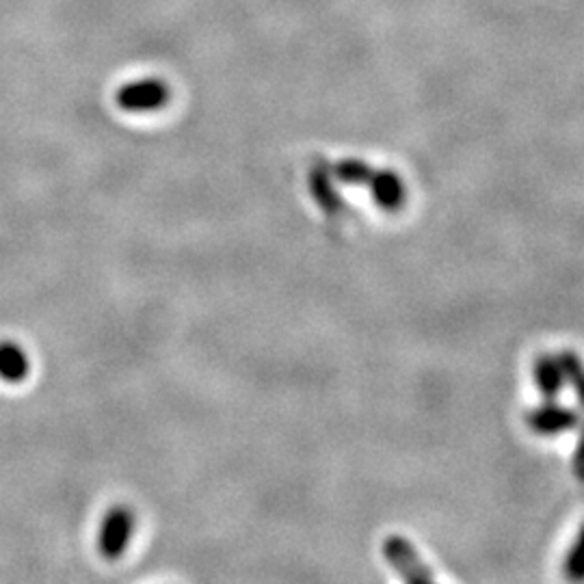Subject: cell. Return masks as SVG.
<instances>
[{"instance_id": "12", "label": "cell", "mask_w": 584, "mask_h": 584, "mask_svg": "<svg viewBox=\"0 0 584 584\" xmlns=\"http://www.w3.org/2000/svg\"><path fill=\"white\" fill-rule=\"evenodd\" d=\"M572 468H574V476H576V479L584 483V427L580 431V440H578V446H576Z\"/></svg>"}, {"instance_id": "5", "label": "cell", "mask_w": 584, "mask_h": 584, "mask_svg": "<svg viewBox=\"0 0 584 584\" xmlns=\"http://www.w3.org/2000/svg\"><path fill=\"white\" fill-rule=\"evenodd\" d=\"M373 195L375 204L386 210V212H398L405 206V199H407V189L401 180V176L394 174V171H386V169H377L373 180L366 187Z\"/></svg>"}, {"instance_id": "3", "label": "cell", "mask_w": 584, "mask_h": 584, "mask_svg": "<svg viewBox=\"0 0 584 584\" xmlns=\"http://www.w3.org/2000/svg\"><path fill=\"white\" fill-rule=\"evenodd\" d=\"M169 102V87L163 81H137L117 91V106L128 113L158 111Z\"/></svg>"}, {"instance_id": "7", "label": "cell", "mask_w": 584, "mask_h": 584, "mask_svg": "<svg viewBox=\"0 0 584 584\" xmlns=\"http://www.w3.org/2000/svg\"><path fill=\"white\" fill-rule=\"evenodd\" d=\"M535 383L546 398H556L563 390V370L556 355H539L535 362Z\"/></svg>"}, {"instance_id": "4", "label": "cell", "mask_w": 584, "mask_h": 584, "mask_svg": "<svg viewBox=\"0 0 584 584\" xmlns=\"http://www.w3.org/2000/svg\"><path fill=\"white\" fill-rule=\"evenodd\" d=\"M526 427L537 435H559L565 431H572L578 427L580 416L578 411L556 405V403H543L535 409H530L526 414Z\"/></svg>"}, {"instance_id": "6", "label": "cell", "mask_w": 584, "mask_h": 584, "mask_svg": "<svg viewBox=\"0 0 584 584\" xmlns=\"http://www.w3.org/2000/svg\"><path fill=\"white\" fill-rule=\"evenodd\" d=\"M31 373L29 355L20 344L3 340L0 342V379L7 383H22Z\"/></svg>"}, {"instance_id": "10", "label": "cell", "mask_w": 584, "mask_h": 584, "mask_svg": "<svg viewBox=\"0 0 584 584\" xmlns=\"http://www.w3.org/2000/svg\"><path fill=\"white\" fill-rule=\"evenodd\" d=\"M556 357H559L563 377L569 381V386L574 388L580 405L584 407V362L574 351H563Z\"/></svg>"}, {"instance_id": "8", "label": "cell", "mask_w": 584, "mask_h": 584, "mask_svg": "<svg viewBox=\"0 0 584 584\" xmlns=\"http://www.w3.org/2000/svg\"><path fill=\"white\" fill-rule=\"evenodd\" d=\"M310 191L316 199V204L321 206L325 212H329V215H336V212H340L344 208L342 195L334 189V184H331L327 171L321 167H316L310 174Z\"/></svg>"}, {"instance_id": "2", "label": "cell", "mask_w": 584, "mask_h": 584, "mask_svg": "<svg viewBox=\"0 0 584 584\" xmlns=\"http://www.w3.org/2000/svg\"><path fill=\"white\" fill-rule=\"evenodd\" d=\"M381 552H383V559L394 567V572L405 582L424 584V582L435 580L431 567L420 559L416 546L409 539L401 535H392L383 541Z\"/></svg>"}, {"instance_id": "1", "label": "cell", "mask_w": 584, "mask_h": 584, "mask_svg": "<svg viewBox=\"0 0 584 584\" xmlns=\"http://www.w3.org/2000/svg\"><path fill=\"white\" fill-rule=\"evenodd\" d=\"M135 524V511L126 504H115L106 511L98 537V550L106 561L122 559L132 535H135Z\"/></svg>"}, {"instance_id": "9", "label": "cell", "mask_w": 584, "mask_h": 584, "mask_svg": "<svg viewBox=\"0 0 584 584\" xmlns=\"http://www.w3.org/2000/svg\"><path fill=\"white\" fill-rule=\"evenodd\" d=\"M331 171H334V176L342 184H353V187H368L377 169L360 161V158H342V161H338L334 167H331Z\"/></svg>"}, {"instance_id": "11", "label": "cell", "mask_w": 584, "mask_h": 584, "mask_svg": "<svg viewBox=\"0 0 584 584\" xmlns=\"http://www.w3.org/2000/svg\"><path fill=\"white\" fill-rule=\"evenodd\" d=\"M563 569H565V576L569 580H584V524L580 528L572 550H569V554H567Z\"/></svg>"}]
</instances>
